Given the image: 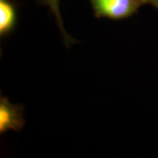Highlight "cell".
<instances>
[{
    "label": "cell",
    "instance_id": "3",
    "mask_svg": "<svg viewBox=\"0 0 158 158\" xmlns=\"http://www.w3.org/2000/svg\"><path fill=\"white\" fill-rule=\"evenodd\" d=\"M16 24V9L14 5L7 1H0V34L1 37L9 34Z\"/></svg>",
    "mask_w": 158,
    "mask_h": 158
},
{
    "label": "cell",
    "instance_id": "2",
    "mask_svg": "<svg viewBox=\"0 0 158 158\" xmlns=\"http://www.w3.org/2000/svg\"><path fill=\"white\" fill-rule=\"evenodd\" d=\"M22 106L12 105L7 98L1 97L0 99V133L4 134L8 130L19 131L25 125Z\"/></svg>",
    "mask_w": 158,
    "mask_h": 158
},
{
    "label": "cell",
    "instance_id": "5",
    "mask_svg": "<svg viewBox=\"0 0 158 158\" xmlns=\"http://www.w3.org/2000/svg\"><path fill=\"white\" fill-rule=\"evenodd\" d=\"M148 4H150L151 6L156 7L158 10V0H146Z\"/></svg>",
    "mask_w": 158,
    "mask_h": 158
},
{
    "label": "cell",
    "instance_id": "1",
    "mask_svg": "<svg viewBox=\"0 0 158 158\" xmlns=\"http://www.w3.org/2000/svg\"><path fill=\"white\" fill-rule=\"evenodd\" d=\"M96 18L122 19L135 14L146 0H90Z\"/></svg>",
    "mask_w": 158,
    "mask_h": 158
},
{
    "label": "cell",
    "instance_id": "4",
    "mask_svg": "<svg viewBox=\"0 0 158 158\" xmlns=\"http://www.w3.org/2000/svg\"><path fill=\"white\" fill-rule=\"evenodd\" d=\"M38 3L40 5H44L49 7L50 11L55 15L56 22L58 24L59 29L61 31L62 34V37L64 39V42L67 47H69L71 44H73L76 42V40L72 39L68 33L65 31L64 27H63V23H62V19L61 16V11H60V6H59V0H38Z\"/></svg>",
    "mask_w": 158,
    "mask_h": 158
}]
</instances>
